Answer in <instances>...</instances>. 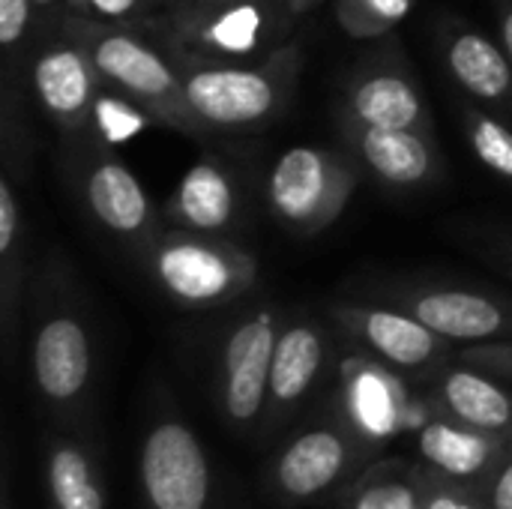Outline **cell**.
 Returning a JSON list of instances; mask_svg holds the SVG:
<instances>
[{"instance_id":"10","label":"cell","mask_w":512,"mask_h":509,"mask_svg":"<svg viewBox=\"0 0 512 509\" xmlns=\"http://www.w3.org/2000/svg\"><path fill=\"white\" fill-rule=\"evenodd\" d=\"M333 366V339L312 315H285L267 387V411L258 444H279L321 390Z\"/></svg>"},{"instance_id":"7","label":"cell","mask_w":512,"mask_h":509,"mask_svg":"<svg viewBox=\"0 0 512 509\" xmlns=\"http://www.w3.org/2000/svg\"><path fill=\"white\" fill-rule=\"evenodd\" d=\"M144 270L153 285L180 309L213 312L243 300L258 282L252 252L222 234H201L165 225L144 252Z\"/></svg>"},{"instance_id":"17","label":"cell","mask_w":512,"mask_h":509,"mask_svg":"<svg viewBox=\"0 0 512 509\" xmlns=\"http://www.w3.org/2000/svg\"><path fill=\"white\" fill-rule=\"evenodd\" d=\"M336 129L357 165L390 189H423L441 180L444 162L435 135L411 129H378L339 111Z\"/></svg>"},{"instance_id":"2","label":"cell","mask_w":512,"mask_h":509,"mask_svg":"<svg viewBox=\"0 0 512 509\" xmlns=\"http://www.w3.org/2000/svg\"><path fill=\"white\" fill-rule=\"evenodd\" d=\"M381 456L384 444L369 438L345 402L336 399V405H321L276 444L261 471V486L279 509L336 504Z\"/></svg>"},{"instance_id":"21","label":"cell","mask_w":512,"mask_h":509,"mask_svg":"<svg viewBox=\"0 0 512 509\" xmlns=\"http://www.w3.org/2000/svg\"><path fill=\"white\" fill-rule=\"evenodd\" d=\"M414 450L417 462L441 477L480 486L504 447L510 444L512 435H495L483 432L447 417H429L417 432H414Z\"/></svg>"},{"instance_id":"34","label":"cell","mask_w":512,"mask_h":509,"mask_svg":"<svg viewBox=\"0 0 512 509\" xmlns=\"http://www.w3.org/2000/svg\"><path fill=\"white\" fill-rule=\"evenodd\" d=\"M498 264H501L504 273H510L512 276V243H507V246L501 243V246H498Z\"/></svg>"},{"instance_id":"19","label":"cell","mask_w":512,"mask_h":509,"mask_svg":"<svg viewBox=\"0 0 512 509\" xmlns=\"http://www.w3.org/2000/svg\"><path fill=\"white\" fill-rule=\"evenodd\" d=\"M441 57L450 78L474 102L512 117V63L504 45L462 21H450L441 30Z\"/></svg>"},{"instance_id":"31","label":"cell","mask_w":512,"mask_h":509,"mask_svg":"<svg viewBox=\"0 0 512 509\" xmlns=\"http://www.w3.org/2000/svg\"><path fill=\"white\" fill-rule=\"evenodd\" d=\"M228 6H285L282 0H186L174 12H213V9H228Z\"/></svg>"},{"instance_id":"15","label":"cell","mask_w":512,"mask_h":509,"mask_svg":"<svg viewBox=\"0 0 512 509\" xmlns=\"http://www.w3.org/2000/svg\"><path fill=\"white\" fill-rule=\"evenodd\" d=\"M411 378L393 372L390 366H384L375 357H348L342 363V402L348 408V414L357 420V426L387 444L390 438L408 432V429H420L423 420H417V414L423 417H435L432 408L426 405L423 393H411L408 387Z\"/></svg>"},{"instance_id":"4","label":"cell","mask_w":512,"mask_h":509,"mask_svg":"<svg viewBox=\"0 0 512 509\" xmlns=\"http://www.w3.org/2000/svg\"><path fill=\"white\" fill-rule=\"evenodd\" d=\"M180 66L183 93L207 132H252L270 126L294 99L303 51L297 42L270 48L261 60H219L168 48Z\"/></svg>"},{"instance_id":"26","label":"cell","mask_w":512,"mask_h":509,"mask_svg":"<svg viewBox=\"0 0 512 509\" xmlns=\"http://www.w3.org/2000/svg\"><path fill=\"white\" fill-rule=\"evenodd\" d=\"M423 509H483L474 486L423 468Z\"/></svg>"},{"instance_id":"20","label":"cell","mask_w":512,"mask_h":509,"mask_svg":"<svg viewBox=\"0 0 512 509\" xmlns=\"http://www.w3.org/2000/svg\"><path fill=\"white\" fill-rule=\"evenodd\" d=\"M240 213V180L216 156L198 159L171 192L162 219L174 228L225 234L237 225Z\"/></svg>"},{"instance_id":"22","label":"cell","mask_w":512,"mask_h":509,"mask_svg":"<svg viewBox=\"0 0 512 509\" xmlns=\"http://www.w3.org/2000/svg\"><path fill=\"white\" fill-rule=\"evenodd\" d=\"M24 285H27V228L18 189L9 165L0 177V345L6 372L15 369L24 330Z\"/></svg>"},{"instance_id":"9","label":"cell","mask_w":512,"mask_h":509,"mask_svg":"<svg viewBox=\"0 0 512 509\" xmlns=\"http://www.w3.org/2000/svg\"><path fill=\"white\" fill-rule=\"evenodd\" d=\"M66 147L72 153L69 171L75 180V192L87 216L105 234H111L138 258H144L165 222L135 171L117 153L108 150L99 132Z\"/></svg>"},{"instance_id":"25","label":"cell","mask_w":512,"mask_h":509,"mask_svg":"<svg viewBox=\"0 0 512 509\" xmlns=\"http://www.w3.org/2000/svg\"><path fill=\"white\" fill-rule=\"evenodd\" d=\"M414 0H333V15L351 39H381L411 12Z\"/></svg>"},{"instance_id":"28","label":"cell","mask_w":512,"mask_h":509,"mask_svg":"<svg viewBox=\"0 0 512 509\" xmlns=\"http://www.w3.org/2000/svg\"><path fill=\"white\" fill-rule=\"evenodd\" d=\"M69 15L105 21V24H129L141 12L153 9V0H66Z\"/></svg>"},{"instance_id":"6","label":"cell","mask_w":512,"mask_h":509,"mask_svg":"<svg viewBox=\"0 0 512 509\" xmlns=\"http://www.w3.org/2000/svg\"><path fill=\"white\" fill-rule=\"evenodd\" d=\"M285 315L288 312L273 303H258L231 318L210 348L207 393L213 411L222 426L246 444H258L261 435L270 366Z\"/></svg>"},{"instance_id":"16","label":"cell","mask_w":512,"mask_h":509,"mask_svg":"<svg viewBox=\"0 0 512 509\" xmlns=\"http://www.w3.org/2000/svg\"><path fill=\"white\" fill-rule=\"evenodd\" d=\"M39 468L45 509H105V450L99 429H57L39 432Z\"/></svg>"},{"instance_id":"1","label":"cell","mask_w":512,"mask_h":509,"mask_svg":"<svg viewBox=\"0 0 512 509\" xmlns=\"http://www.w3.org/2000/svg\"><path fill=\"white\" fill-rule=\"evenodd\" d=\"M27 363L45 426L99 429L93 330L69 285L48 270L33 291Z\"/></svg>"},{"instance_id":"24","label":"cell","mask_w":512,"mask_h":509,"mask_svg":"<svg viewBox=\"0 0 512 509\" xmlns=\"http://www.w3.org/2000/svg\"><path fill=\"white\" fill-rule=\"evenodd\" d=\"M462 129L471 153L512 186V126L480 102H462Z\"/></svg>"},{"instance_id":"33","label":"cell","mask_w":512,"mask_h":509,"mask_svg":"<svg viewBox=\"0 0 512 509\" xmlns=\"http://www.w3.org/2000/svg\"><path fill=\"white\" fill-rule=\"evenodd\" d=\"M282 3H285L288 18H300V15H306L309 9H315L321 0H282Z\"/></svg>"},{"instance_id":"12","label":"cell","mask_w":512,"mask_h":509,"mask_svg":"<svg viewBox=\"0 0 512 509\" xmlns=\"http://www.w3.org/2000/svg\"><path fill=\"white\" fill-rule=\"evenodd\" d=\"M30 84L66 144H78L99 132L96 108L105 81L87 48L63 27L33 54Z\"/></svg>"},{"instance_id":"14","label":"cell","mask_w":512,"mask_h":509,"mask_svg":"<svg viewBox=\"0 0 512 509\" xmlns=\"http://www.w3.org/2000/svg\"><path fill=\"white\" fill-rule=\"evenodd\" d=\"M336 111L378 129H411L435 135V117L414 72L402 63L399 54H375L363 60L345 81Z\"/></svg>"},{"instance_id":"27","label":"cell","mask_w":512,"mask_h":509,"mask_svg":"<svg viewBox=\"0 0 512 509\" xmlns=\"http://www.w3.org/2000/svg\"><path fill=\"white\" fill-rule=\"evenodd\" d=\"M459 363H468L504 384H512V339H495V342H477L456 351Z\"/></svg>"},{"instance_id":"23","label":"cell","mask_w":512,"mask_h":509,"mask_svg":"<svg viewBox=\"0 0 512 509\" xmlns=\"http://www.w3.org/2000/svg\"><path fill=\"white\" fill-rule=\"evenodd\" d=\"M336 509H423V465L402 456H381Z\"/></svg>"},{"instance_id":"11","label":"cell","mask_w":512,"mask_h":509,"mask_svg":"<svg viewBox=\"0 0 512 509\" xmlns=\"http://www.w3.org/2000/svg\"><path fill=\"white\" fill-rule=\"evenodd\" d=\"M330 318L351 342L366 348L369 357L411 381H420L456 360L450 339L438 336L432 327L399 306L333 303Z\"/></svg>"},{"instance_id":"30","label":"cell","mask_w":512,"mask_h":509,"mask_svg":"<svg viewBox=\"0 0 512 509\" xmlns=\"http://www.w3.org/2000/svg\"><path fill=\"white\" fill-rule=\"evenodd\" d=\"M33 24V0H0V45L6 57L18 54Z\"/></svg>"},{"instance_id":"32","label":"cell","mask_w":512,"mask_h":509,"mask_svg":"<svg viewBox=\"0 0 512 509\" xmlns=\"http://www.w3.org/2000/svg\"><path fill=\"white\" fill-rule=\"evenodd\" d=\"M498 36L512 63V0H498Z\"/></svg>"},{"instance_id":"5","label":"cell","mask_w":512,"mask_h":509,"mask_svg":"<svg viewBox=\"0 0 512 509\" xmlns=\"http://www.w3.org/2000/svg\"><path fill=\"white\" fill-rule=\"evenodd\" d=\"M63 30L87 48L102 81L126 102L138 105L150 120L189 138L207 135L186 102L180 66L171 51L156 48L129 24H105L66 15Z\"/></svg>"},{"instance_id":"13","label":"cell","mask_w":512,"mask_h":509,"mask_svg":"<svg viewBox=\"0 0 512 509\" xmlns=\"http://www.w3.org/2000/svg\"><path fill=\"white\" fill-rule=\"evenodd\" d=\"M384 297L453 345L512 339V300L465 285H399Z\"/></svg>"},{"instance_id":"29","label":"cell","mask_w":512,"mask_h":509,"mask_svg":"<svg viewBox=\"0 0 512 509\" xmlns=\"http://www.w3.org/2000/svg\"><path fill=\"white\" fill-rule=\"evenodd\" d=\"M483 509H512V438L486 474L480 486H474Z\"/></svg>"},{"instance_id":"3","label":"cell","mask_w":512,"mask_h":509,"mask_svg":"<svg viewBox=\"0 0 512 509\" xmlns=\"http://www.w3.org/2000/svg\"><path fill=\"white\" fill-rule=\"evenodd\" d=\"M138 509H252L165 387L150 393L138 432Z\"/></svg>"},{"instance_id":"8","label":"cell","mask_w":512,"mask_h":509,"mask_svg":"<svg viewBox=\"0 0 512 509\" xmlns=\"http://www.w3.org/2000/svg\"><path fill=\"white\" fill-rule=\"evenodd\" d=\"M360 186V165L351 153L297 144L267 174V207L288 231L315 237L330 228Z\"/></svg>"},{"instance_id":"18","label":"cell","mask_w":512,"mask_h":509,"mask_svg":"<svg viewBox=\"0 0 512 509\" xmlns=\"http://www.w3.org/2000/svg\"><path fill=\"white\" fill-rule=\"evenodd\" d=\"M414 384L423 393L432 414L483 432L512 435V393L504 381L468 363L450 360L447 366Z\"/></svg>"},{"instance_id":"35","label":"cell","mask_w":512,"mask_h":509,"mask_svg":"<svg viewBox=\"0 0 512 509\" xmlns=\"http://www.w3.org/2000/svg\"><path fill=\"white\" fill-rule=\"evenodd\" d=\"M186 0H153V9H165V12H174V9H180Z\"/></svg>"}]
</instances>
